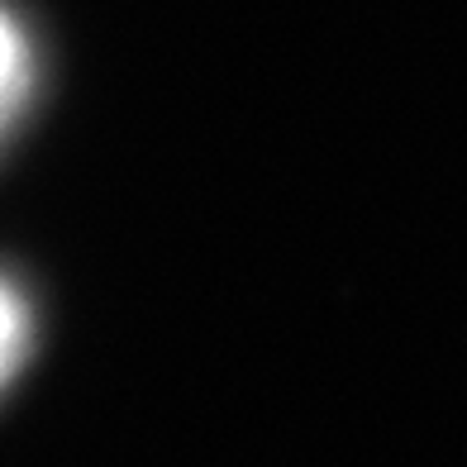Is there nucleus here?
Masks as SVG:
<instances>
[{
  "mask_svg": "<svg viewBox=\"0 0 467 467\" xmlns=\"http://www.w3.org/2000/svg\"><path fill=\"white\" fill-rule=\"evenodd\" d=\"M25 87H29V48H25V34L19 25L0 10V134L5 124L15 119L19 100H25Z\"/></svg>",
  "mask_w": 467,
  "mask_h": 467,
  "instance_id": "1",
  "label": "nucleus"
},
{
  "mask_svg": "<svg viewBox=\"0 0 467 467\" xmlns=\"http://www.w3.org/2000/svg\"><path fill=\"white\" fill-rule=\"evenodd\" d=\"M29 348V315L19 291L0 282V387L10 381V372L19 368V358Z\"/></svg>",
  "mask_w": 467,
  "mask_h": 467,
  "instance_id": "2",
  "label": "nucleus"
}]
</instances>
